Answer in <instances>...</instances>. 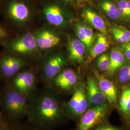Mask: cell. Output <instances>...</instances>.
I'll return each mask as SVG.
<instances>
[{"mask_svg": "<svg viewBox=\"0 0 130 130\" xmlns=\"http://www.w3.org/2000/svg\"><path fill=\"white\" fill-rule=\"evenodd\" d=\"M112 33L116 41L120 43L130 42V31L121 26H118L112 29Z\"/></svg>", "mask_w": 130, "mask_h": 130, "instance_id": "ffe728a7", "label": "cell"}, {"mask_svg": "<svg viewBox=\"0 0 130 130\" xmlns=\"http://www.w3.org/2000/svg\"><path fill=\"white\" fill-rule=\"evenodd\" d=\"M121 46L126 58L130 60V42L122 43Z\"/></svg>", "mask_w": 130, "mask_h": 130, "instance_id": "cb8c5ba5", "label": "cell"}, {"mask_svg": "<svg viewBox=\"0 0 130 130\" xmlns=\"http://www.w3.org/2000/svg\"><path fill=\"white\" fill-rule=\"evenodd\" d=\"M98 68L102 71H106L110 66L109 56L107 54H102L98 56L97 60Z\"/></svg>", "mask_w": 130, "mask_h": 130, "instance_id": "7402d4cb", "label": "cell"}, {"mask_svg": "<svg viewBox=\"0 0 130 130\" xmlns=\"http://www.w3.org/2000/svg\"><path fill=\"white\" fill-rule=\"evenodd\" d=\"M108 47L109 43L105 35L102 33L98 34L97 41L94 46L91 49L90 55L87 60L88 63H90L97 56L106 51Z\"/></svg>", "mask_w": 130, "mask_h": 130, "instance_id": "e0dca14e", "label": "cell"}, {"mask_svg": "<svg viewBox=\"0 0 130 130\" xmlns=\"http://www.w3.org/2000/svg\"><path fill=\"white\" fill-rule=\"evenodd\" d=\"M38 47L42 50L49 49L56 46L60 39L55 33L47 29H42L34 34Z\"/></svg>", "mask_w": 130, "mask_h": 130, "instance_id": "8fae6325", "label": "cell"}, {"mask_svg": "<svg viewBox=\"0 0 130 130\" xmlns=\"http://www.w3.org/2000/svg\"><path fill=\"white\" fill-rule=\"evenodd\" d=\"M63 116L61 104L54 95L44 94L38 98H29L27 117L34 126L51 127L58 123Z\"/></svg>", "mask_w": 130, "mask_h": 130, "instance_id": "6da1fadb", "label": "cell"}, {"mask_svg": "<svg viewBox=\"0 0 130 130\" xmlns=\"http://www.w3.org/2000/svg\"><path fill=\"white\" fill-rule=\"evenodd\" d=\"M94 75L98 86L106 96L108 103L111 105L115 104L118 99V92L115 85L97 71L94 72Z\"/></svg>", "mask_w": 130, "mask_h": 130, "instance_id": "30bf717a", "label": "cell"}, {"mask_svg": "<svg viewBox=\"0 0 130 130\" xmlns=\"http://www.w3.org/2000/svg\"><path fill=\"white\" fill-rule=\"evenodd\" d=\"M28 101V97L11 87L3 94L1 106L7 118L16 121L27 116Z\"/></svg>", "mask_w": 130, "mask_h": 130, "instance_id": "7a4b0ae2", "label": "cell"}, {"mask_svg": "<svg viewBox=\"0 0 130 130\" xmlns=\"http://www.w3.org/2000/svg\"><path fill=\"white\" fill-rule=\"evenodd\" d=\"M93 130H121V129L111 126H101L98 127Z\"/></svg>", "mask_w": 130, "mask_h": 130, "instance_id": "d4e9b609", "label": "cell"}, {"mask_svg": "<svg viewBox=\"0 0 130 130\" xmlns=\"http://www.w3.org/2000/svg\"><path fill=\"white\" fill-rule=\"evenodd\" d=\"M8 33L5 28L0 26V40H4L7 37Z\"/></svg>", "mask_w": 130, "mask_h": 130, "instance_id": "484cf974", "label": "cell"}, {"mask_svg": "<svg viewBox=\"0 0 130 130\" xmlns=\"http://www.w3.org/2000/svg\"><path fill=\"white\" fill-rule=\"evenodd\" d=\"M66 64L63 57L59 55L51 56L47 61L43 68V74L48 79H54L60 73Z\"/></svg>", "mask_w": 130, "mask_h": 130, "instance_id": "7c38bea8", "label": "cell"}, {"mask_svg": "<svg viewBox=\"0 0 130 130\" xmlns=\"http://www.w3.org/2000/svg\"><path fill=\"white\" fill-rule=\"evenodd\" d=\"M100 6L110 19L117 20L121 17L118 6L109 1H103L100 4Z\"/></svg>", "mask_w": 130, "mask_h": 130, "instance_id": "ac0fdd59", "label": "cell"}, {"mask_svg": "<svg viewBox=\"0 0 130 130\" xmlns=\"http://www.w3.org/2000/svg\"><path fill=\"white\" fill-rule=\"evenodd\" d=\"M38 45L34 34L27 32L12 41L8 44L11 51L19 55H30L36 51Z\"/></svg>", "mask_w": 130, "mask_h": 130, "instance_id": "277c9868", "label": "cell"}, {"mask_svg": "<svg viewBox=\"0 0 130 130\" xmlns=\"http://www.w3.org/2000/svg\"><path fill=\"white\" fill-rule=\"evenodd\" d=\"M109 111L108 104L92 107L81 116L79 121V130H90L101 123Z\"/></svg>", "mask_w": 130, "mask_h": 130, "instance_id": "3957f363", "label": "cell"}, {"mask_svg": "<svg viewBox=\"0 0 130 130\" xmlns=\"http://www.w3.org/2000/svg\"><path fill=\"white\" fill-rule=\"evenodd\" d=\"M8 14L14 22L19 24L26 23L30 17V11L28 6L23 2L14 1L8 7Z\"/></svg>", "mask_w": 130, "mask_h": 130, "instance_id": "9c48e42d", "label": "cell"}, {"mask_svg": "<svg viewBox=\"0 0 130 130\" xmlns=\"http://www.w3.org/2000/svg\"><path fill=\"white\" fill-rule=\"evenodd\" d=\"M83 17L93 27L103 34L107 35V28L104 19L95 12L90 9L84 10Z\"/></svg>", "mask_w": 130, "mask_h": 130, "instance_id": "2e32d148", "label": "cell"}, {"mask_svg": "<svg viewBox=\"0 0 130 130\" xmlns=\"http://www.w3.org/2000/svg\"><path fill=\"white\" fill-rule=\"evenodd\" d=\"M47 21L52 25L60 27L65 23V19L61 9L57 5H48L43 9Z\"/></svg>", "mask_w": 130, "mask_h": 130, "instance_id": "5bb4252c", "label": "cell"}, {"mask_svg": "<svg viewBox=\"0 0 130 130\" xmlns=\"http://www.w3.org/2000/svg\"><path fill=\"white\" fill-rule=\"evenodd\" d=\"M85 46L78 39H73L69 43L68 50L70 60L76 63H81L84 60Z\"/></svg>", "mask_w": 130, "mask_h": 130, "instance_id": "9a60e30c", "label": "cell"}, {"mask_svg": "<svg viewBox=\"0 0 130 130\" xmlns=\"http://www.w3.org/2000/svg\"><path fill=\"white\" fill-rule=\"evenodd\" d=\"M86 91L89 104L91 107L108 103L98 86L97 80L92 76L88 77L87 80Z\"/></svg>", "mask_w": 130, "mask_h": 130, "instance_id": "ba28073f", "label": "cell"}, {"mask_svg": "<svg viewBox=\"0 0 130 130\" xmlns=\"http://www.w3.org/2000/svg\"><path fill=\"white\" fill-rule=\"evenodd\" d=\"M26 65V62L19 57L5 56L0 59V74L5 78H13Z\"/></svg>", "mask_w": 130, "mask_h": 130, "instance_id": "52a82bcc", "label": "cell"}, {"mask_svg": "<svg viewBox=\"0 0 130 130\" xmlns=\"http://www.w3.org/2000/svg\"><path fill=\"white\" fill-rule=\"evenodd\" d=\"M77 3H83L84 1H85V0H76Z\"/></svg>", "mask_w": 130, "mask_h": 130, "instance_id": "4316f807", "label": "cell"}, {"mask_svg": "<svg viewBox=\"0 0 130 130\" xmlns=\"http://www.w3.org/2000/svg\"><path fill=\"white\" fill-rule=\"evenodd\" d=\"M35 76L30 70H21L12 79V86L28 98L35 85Z\"/></svg>", "mask_w": 130, "mask_h": 130, "instance_id": "8992f818", "label": "cell"}, {"mask_svg": "<svg viewBox=\"0 0 130 130\" xmlns=\"http://www.w3.org/2000/svg\"><path fill=\"white\" fill-rule=\"evenodd\" d=\"M76 31L82 33L90 41L93 42L94 40V36L93 30L87 26L82 24H77L75 26Z\"/></svg>", "mask_w": 130, "mask_h": 130, "instance_id": "603a6c76", "label": "cell"}, {"mask_svg": "<svg viewBox=\"0 0 130 130\" xmlns=\"http://www.w3.org/2000/svg\"><path fill=\"white\" fill-rule=\"evenodd\" d=\"M89 102L87 94L84 89H77L66 107L68 113L74 117H81L87 111Z\"/></svg>", "mask_w": 130, "mask_h": 130, "instance_id": "5b68a950", "label": "cell"}, {"mask_svg": "<svg viewBox=\"0 0 130 130\" xmlns=\"http://www.w3.org/2000/svg\"><path fill=\"white\" fill-rule=\"evenodd\" d=\"M118 79L121 84H124L130 81V62L124 64L119 70Z\"/></svg>", "mask_w": 130, "mask_h": 130, "instance_id": "44dd1931", "label": "cell"}, {"mask_svg": "<svg viewBox=\"0 0 130 130\" xmlns=\"http://www.w3.org/2000/svg\"><path fill=\"white\" fill-rule=\"evenodd\" d=\"M119 107L124 115L130 116V86L123 91L119 102Z\"/></svg>", "mask_w": 130, "mask_h": 130, "instance_id": "d6986e66", "label": "cell"}, {"mask_svg": "<svg viewBox=\"0 0 130 130\" xmlns=\"http://www.w3.org/2000/svg\"><path fill=\"white\" fill-rule=\"evenodd\" d=\"M54 79L56 86L63 90H69L78 82L77 76L73 70L70 69L61 71Z\"/></svg>", "mask_w": 130, "mask_h": 130, "instance_id": "4fadbf2b", "label": "cell"}]
</instances>
